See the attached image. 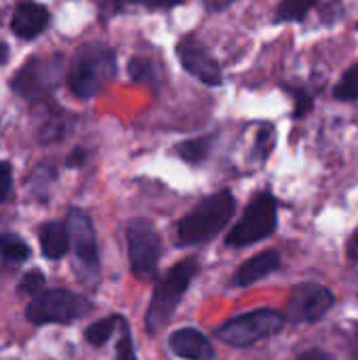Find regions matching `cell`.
Segmentation results:
<instances>
[{
  "instance_id": "cell-11",
  "label": "cell",
  "mask_w": 358,
  "mask_h": 360,
  "mask_svg": "<svg viewBox=\"0 0 358 360\" xmlns=\"http://www.w3.org/2000/svg\"><path fill=\"white\" fill-rule=\"evenodd\" d=\"M177 55H179V61L184 65L186 72H190L194 78H198L200 82L209 84V86H217L222 84V68L219 63L205 51V46H200L198 42L194 40H184L179 46H177Z\"/></svg>"
},
{
  "instance_id": "cell-27",
  "label": "cell",
  "mask_w": 358,
  "mask_h": 360,
  "mask_svg": "<svg viewBox=\"0 0 358 360\" xmlns=\"http://www.w3.org/2000/svg\"><path fill=\"white\" fill-rule=\"evenodd\" d=\"M348 259H350V266L354 268V272L358 274V230L354 232V236L350 238V245H348Z\"/></svg>"
},
{
  "instance_id": "cell-19",
  "label": "cell",
  "mask_w": 358,
  "mask_h": 360,
  "mask_svg": "<svg viewBox=\"0 0 358 360\" xmlns=\"http://www.w3.org/2000/svg\"><path fill=\"white\" fill-rule=\"evenodd\" d=\"M319 0H283L279 11H276V19L279 21H298L304 15H308V11Z\"/></svg>"
},
{
  "instance_id": "cell-12",
  "label": "cell",
  "mask_w": 358,
  "mask_h": 360,
  "mask_svg": "<svg viewBox=\"0 0 358 360\" xmlns=\"http://www.w3.org/2000/svg\"><path fill=\"white\" fill-rule=\"evenodd\" d=\"M46 25H49V11L42 4H36V2L19 4L15 8L13 21H11L13 32L19 38H25V40L40 36Z\"/></svg>"
},
{
  "instance_id": "cell-31",
  "label": "cell",
  "mask_w": 358,
  "mask_h": 360,
  "mask_svg": "<svg viewBox=\"0 0 358 360\" xmlns=\"http://www.w3.org/2000/svg\"><path fill=\"white\" fill-rule=\"evenodd\" d=\"M298 360H333L327 352H323V350H310V352H306V354H302Z\"/></svg>"
},
{
  "instance_id": "cell-16",
  "label": "cell",
  "mask_w": 358,
  "mask_h": 360,
  "mask_svg": "<svg viewBox=\"0 0 358 360\" xmlns=\"http://www.w3.org/2000/svg\"><path fill=\"white\" fill-rule=\"evenodd\" d=\"M211 146H213V137H198V139H190V141H184L175 148V152L190 165H198L203 162L209 152H211Z\"/></svg>"
},
{
  "instance_id": "cell-26",
  "label": "cell",
  "mask_w": 358,
  "mask_h": 360,
  "mask_svg": "<svg viewBox=\"0 0 358 360\" xmlns=\"http://www.w3.org/2000/svg\"><path fill=\"white\" fill-rule=\"evenodd\" d=\"M293 97H295V116L298 118L306 116L310 112V108H312V97L306 91H295Z\"/></svg>"
},
{
  "instance_id": "cell-23",
  "label": "cell",
  "mask_w": 358,
  "mask_h": 360,
  "mask_svg": "<svg viewBox=\"0 0 358 360\" xmlns=\"http://www.w3.org/2000/svg\"><path fill=\"white\" fill-rule=\"evenodd\" d=\"M129 76H131L135 82H146V80H150V76H152V65H150V61H146V59H131V63H129Z\"/></svg>"
},
{
  "instance_id": "cell-18",
  "label": "cell",
  "mask_w": 358,
  "mask_h": 360,
  "mask_svg": "<svg viewBox=\"0 0 358 360\" xmlns=\"http://www.w3.org/2000/svg\"><path fill=\"white\" fill-rule=\"evenodd\" d=\"M118 323H120V316H106V319H101V321H95V323L87 329V333H84L87 342H89L91 346H95V348L108 344V340L112 338V333H114V329H116Z\"/></svg>"
},
{
  "instance_id": "cell-15",
  "label": "cell",
  "mask_w": 358,
  "mask_h": 360,
  "mask_svg": "<svg viewBox=\"0 0 358 360\" xmlns=\"http://www.w3.org/2000/svg\"><path fill=\"white\" fill-rule=\"evenodd\" d=\"M38 238H40L42 255L46 259H61L70 251V232H68V226L61 221L42 224Z\"/></svg>"
},
{
  "instance_id": "cell-28",
  "label": "cell",
  "mask_w": 358,
  "mask_h": 360,
  "mask_svg": "<svg viewBox=\"0 0 358 360\" xmlns=\"http://www.w3.org/2000/svg\"><path fill=\"white\" fill-rule=\"evenodd\" d=\"M84 158H87V152H84L82 148H76V150H74V152H72V154L68 156L65 165L74 169V167H80V165L84 162Z\"/></svg>"
},
{
  "instance_id": "cell-3",
  "label": "cell",
  "mask_w": 358,
  "mask_h": 360,
  "mask_svg": "<svg viewBox=\"0 0 358 360\" xmlns=\"http://www.w3.org/2000/svg\"><path fill=\"white\" fill-rule=\"evenodd\" d=\"M236 200L228 190L215 192L205 198L192 213H188L177 226L179 245H203L215 238L232 219Z\"/></svg>"
},
{
  "instance_id": "cell-10",
  "label": "cell",
  "mask_w": 358,
  "mask_h": 360,
  "mask_svg": "<svg viewBox=\"0 0 358 360\" xmlns=\"http://www.w3.org/2000/svg\"><path fill=\"white\" fill-rule=\"evenodd\" d=\"M333 302V293L327 287L317 283H302L291 291L287 304V319L295 325L314 323L331 310Z\"/></svg>"
},
{
  "instance_id": "cell-32",
  "label": "cell",
  "mask_w": 358,
  "mask_h": 360,
  "mask_svg": "<svg viewBox=\"0 0 358 360\" xmlns=\"http://www.w3.org/2000/svg\"><path fill=\"white\" fill-rule=\"evenodd\" d=\"M6 59H8V49H6V44H4V42H0V65H2Z\"/></svg>"
},
{
  "instance_id": "cell-2",
  "label": "cell",
  "mask_w": 358,
  "mask_h": 360,
  "mask_svg": "<svg viewBox=\"0 0 358 360\" xmlns=\"http://www.w3.org/2000/svg\"><path fill=\"white\" fill-rule=\"evenodd\" d=\"M198 272V264L194 257L181 259L179 264H175L156 285L148 312H146V329L150 335L162 331L169 321L173 319L179 302L184 300V293L188 291V287L192 285L194 276Z\"/></svg>"
},
{
  "instance_id": "cell-8",
  "label": "cell",
  "mask_w": 358,
  "mask_h": 360,
  "mask_svg": "<svg viewBox=\"0 0 358 360\" xmlns=\"http://www.w3.org/2000/svg\"><path fill=\"white\" fill-rule=\"evenodd\" d=\"M61 55L32 57L11 80V89L23 99H40L49 95L61 82Z\"/></svg>"
},
{
  "instance_id": "cell-29",
  "label": "cell",
  "mask_w": 358,
  "mask_h": 360,
  "mask_svg": "<svg viewBox=\"0 0 358 360\" xmlns=\"http://www.w3.org/2000/svg\"><path fill=\"white\" fill-rule=\"evenodd\" d=\"M139 2H143L150 8H171V6L179 4L181 0H139Z\"/></svg>"
},
{
  "instance_id": "cell-17",
  "label": "cell",
  "mask_w": 358,
  "mask_h": 360,
  "mask_svg": "<svg viewBox=\"0 0 358 360\" xmlns=\"http://www.w3.org/2000/svg\"><path fill=\"white\" fill-rule=\"evenodd\" d=\"M0 257L4 262L21 264L30 257V247L17 234H2L0 236Z\"/></svg>"
},
{
  "instance_id": "cell-24",
  "label": "cell",
  "mask_w": 358,
  "mask_h": 360,
  "mask_svg": "<svg viewBox=\"0 0 358 360\" xmlns=\"http://www.w3.org/2000/svg\"><path fill=\"white\" fill-rule=\"evenodd\" d=\"M272 146H274V131L264 129V131L257 135V141H255V152H257L260 160H266V158H268Z\"/></svg>"
},
{
  "instance_id": "cell-14",
  "label": "cell",
  "mask_w": 358,
  "mask_h": 360,
  "mask_svg": "<svg viewBox=\"0 0 358 360\" xmlns=\"http://www.w3.org/2000/svg\"><path fill=\"white\" fill-rule=\"evenodd\" d=\"M279 266H281V255L276 251H262V253L253 255L251 259H247L236 270V274L232 278V285H236V287H249V285L266 278L274 270H279Z\"/></svg>"
},
{
  "instance_id": "cell-25",
  "label": "cell",
  "mask_w": 358,
  "mask_h": 360,
  "mask_svg": "<svg viewBox=\"0 0 358 360\" xmlns=\"http://www.w3.org/2000/svg\"><path fill=\"white\" fill-rule=\"evenodd\" d=\"M13 186V171L6 162H0V202L6 200Z\"/></svg>"
},
{
  "instance_id": "cell-6",
  "label": "cell",
  "mask_w": 358,
  "mask_h": 360,
  "mask_svg": "<svg viewBox=\"0 0 358 360\" xmlns=\"http://www.w3.org/2000/svg\"><path fill=\"white\" fill-rule=\"evenodd\" d=\"M285 325V316L276 310L262 308L247 314H241L217 329V338L234 348L253 346L274 333H279Z\"/></svg>"
},
{
  "instance_id": "cell-30",
  "label": "cell",
  "mask_w": 358,
  "mask_h": 360,
  "mask_svg": "<svg viewBox=\"0 0 358 360\" xmlns=\"http://www.w3.org/2000/svg\"><path fill=\"white\" fill-rule=\"evenodd\" d=\"M205 2V6L209 8V11H213V13H217V11H224V8H228L234 0H203Z\"/></svg>"
},
{
  "instance_id": "cell-7",
  "label": "cell",
  "mask_w": 358,
  "mask_h": 360,
  "mask_svg": "<svg viewBox=\"0 0 358 360\" xmlns=\"http://www.w3.org/2000/svg\"><path fill=\"white\" fill-rule=\"evenodd\" d=\"M276 228V200L272 194L255 196L245 209L238 224L226 236L228 247H249L266 236H270Z\"/></svg>"
},
{
  "instance_id": "cell-22",
  "label": "cell",
  "mask_w": 358,
  "mask_h": 360,
  "mask_svg": "<svg viewBox=\"0 0 358 360\" xmlns=\"http://www.w3.org/2000/svg\"><path fill=\"white\" fill-rule=\"evenodd\" d=\"M42 289H44V274L40 270H30V272L23 274V278L19 283V291L21 293H30L34 297Z\"/></svg>"
},
{
  "instance_id": "cell-9",
  "label": "cell",
  "mask_w": 358,
  "mask_h": 360,
  "mask_svg": "<svg viewBox=\"0 0 358 360\" xmlns=\"http://www.w3.org/2000/svg\"><path fill=\"white\" fill-rule=\"evenodd\" d=\"M127 243L131 272L141 281L154 278L160 259V236L156 228L148 219H135L127 228Z\"/></svg>"
},
{
  "instance_id": "cell-5",
  "label": "cell",
  "mask_w": 358,
  "mask_h": 360,
  "mask_svg": "<svg viewBox=\"0 0 358 360\" xmlns=\"http://www.w3.org/2000/svg\"><path fill=\"white\" fill-rule=\"evenodd\" d=\"M70 247L74 251V270L80 283L95 285L99 278V251L91 217L80 209H70L65 219Z\"/></svg>"
},
{
  "instance_id": "cell-4",
  "label": "cell",
  "mask_w": 358,
  "mask_h": 360,
  "mask_svg": "<svg viewBox=\"0 0 358 360\" xmlns=\"http://www.w3.org/2000/svg\"><path fill=\"white\" fill-rule=\"evenodd\" d=\"M91 312V302L68 289H42L32 297L25 308V316L34 325H65L78 321Z\"/></svg>"
},
{
  "instance_id": "cell-1",
  "label": "cell",
  "mask_w": 358,
  "mask_h": 360,
  "mask_svg": "<svg viewBox=\"0 0 358 360\" xmlns=\"http://www.w3.org/2000/svg\"><path fill=\"white\" fill-rule=\"evenodd\" d=\"M116 74V55L106 44H84L72 57L68 68V86L80 97L97 95Z\"/></svg>"
},
{
  "instance_id": "cell-21",
  "label": "cell",
  "mask_w": 358,
  "mask_h": 360,
  "mask_svg": "<svg viewBox=\"0 0 358 360\" xmlns=\"http://www.w3.org/2000/svg\"><path fill=\"white\" fill-rule=\"evenodd\" d=\"M120 329H122V335L116 344V360H139L135 354V348H133V340H131V331L124 323V319L120 321Z\"/></svg>"
},
{
  "instance_id": "cell-20",
  "label": "cell",
  "mask_w": 358,
  "mask_h": 360,
  "mask_svg": "<svg viewBox=\"0 0 358 360\" xmlns=\"http://www.w3.org/2000/svg\"><path fill=\"white\" fill-rule=\"evenodd\" d=\"M335 97L342 99V101L358 99V63L357 65H352V68L342 76V80H340L338 86H335Z\"/></svg>"
},
{
  "instance_id": "cell-13",
  "label": "cell",
  "mask_w": 358,
  "mask_h": 360,
  "mask_svg": "<svg viewBox=\"0 0 358 360\" xmlns=\"http://www.w3.org/2000/svg\"><path fill=\"white\" fill-rule=\"evenodd\" d=\"M171 350L186 360H213V348L209 340L196 329H179L169 340Z\"/></svg>"
}]
</instances>
